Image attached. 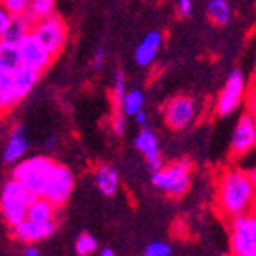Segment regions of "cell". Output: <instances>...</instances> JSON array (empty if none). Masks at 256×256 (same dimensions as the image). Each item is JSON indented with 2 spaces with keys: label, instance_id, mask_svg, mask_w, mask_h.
Here are the masks:
<instances>
[{
  "label": "cell",
  "instance_id": "obj_1",
  "mask_svg": "<svg viewBox=\"0 0 256 256\" xmlns=\"http://www.w3.org/2000/svg\"><path fill=\"white\" fill-rule=\"evenodd\" d=\"M256 204V185L249 171L228 166L216 176L214 208L224 220L251 214Z\"/></svg>",
  "mask_w": 256,
  "mask_h": 256
},
{
  "label": "cell",
  "instance_id": "obj_2",
  "mask_svg": "<svg viewBox=\"0 0 256 256\" xmlns=\"http://www.w3.org/2000/svg\"><path fill=\"white\" fill-rule=\"evenodd\" d=\"M194 166L188 158L172 160L153 172L152 184L169 198H184L192 184Z\"/></svg>",
  "mask_w": 256,
  "mask_h": 256
},
{
  "label": "cell",
  "instance_id": "obj_3",
  "mask_svg": "<svg viewBox=\"0 0 256 256\" xmlns=\"http://www.w3.org/2000/svg\"><path fill=\"white\" fill-rule=\"evenodd\" d=\"M54 166H56V160L46 155L28 156V158L20 160L18 164H14L12 178L22 182L34 196H43Z\"/></svg>",
  "mask_w": 256,
  "mask_h": 256
},
{
  "label": "cell",
  "instance_id": "obj_4",
  "mask_svg": "<svg viewBox=\"0 0 256 256\" xmlns=\"http://www.w3.org/2000/svg\"><path fill=\"white\" fill-rule=\"evenodd\" d=\"M34 198L36 196L16 178L6 182L0 192V214L11 228L27 219V210Z\"/></svg>",
  "mask_w": 256,
  "mask_h": 256
},
{
  "label": "cell",
  "instance_id": "obj_5",
  "mask_svg": "<svg viewBox=\"0 0 256 256\" xmlns=\"http://www.w3.org/2000/svg\"><path fill=\"white\" fill-rule=\"evenodd\" d=\"M32 36L36 38L54 57H57L68 44L70 28L66 20L56 11L52 14L38 18L32 24Z\"/></svg>",
  "mask_w": 256,
  "mask_h": 256
},
{
  "label": "cell",
  "instance_id": "obj_6",
  "mask_svg": "<svg viewBox=\"0 0 256 256\" xmlns=\"http://www.w3.org/2000/svg\"><path fill=\"white\" fill-rule=\"evenodd\" d=\"M162 118L168 128L174 132L187 130L198 118L196 100L188 94H176L169 98L162 107Z\"/></svg>",
  "mask_w": 256,
  "mask_h": 256
},
{
  "label": "cell",
  "instance_id": "obj_7",
  "mask_svg": "<svg viewBox=\"0 0 256 256\" xmlns=\"http://www.w3.org/2000/svg\"><path fill=\"white\" fill-rule=\"evenodd\" d=\"M246 94H248V84L246 76L240 70L230 73V76L224 82L222 89L217 94L216 100V114L219 118H228L235 110H238L240 105H244Z\"/></svg>",
  "mask_w": 256,
  "mask_h": 256
},
{
  "label": "cell",
  "instance_id": "obj_8",
  "mask_svg": "<svg viewBox=\"0 0 256 256\" xmlns=\"http://www.w3.org/2000/svg\"><path fill=\"white\" fill-rule=\"evenodd\" d=\"M230 228V249L233 254L246 256L248 252L256 249V216L246 214V216L235 217L228 220Z\"/></svg>",
  "mask_w": 256,
  "mask_h": 256
},
{
  "label": "cell",
  "instance_id": "obj_9",
  "mask_svg": "<svg viewBox=\"0 0 256 256\" xmlns=\"http://www.w3.org/2000/svg\"><path fill=\"white\" fill-rule=\"evenodd\" d=\"M73 188H75V174H73V171L68 166L56 162L52 172H50V178H48L43 196L48 201H52L56 206L60 208L70 201Z\"/></svg>",
  "mask_w": 256,
  "mask_h": 256
},
{
  "label": "cell",
  "instance_id": "obj_10",
  "mask_svg": "<svg viewBox=\"0 0 256 256\" xmlns=\"http://www.w3.org/2000/svg\"><path fill=\"white\" fill-rule=\"evenodd\" d=\"M256 150V121L244 112L236 120L230 140V156L233 160L244 158L246 155Z\"/></svg>",
  "mask_w": 256,
  "mask_h": 256
},
{
  "label": "cell",
  "instance_id": "obj_11",
  "mask_svg": "<svg viewBox=\"0 0 256 256\" xmlns=\"http://www.w3.org/2000/svg\"><path fill=\"white\" fill-rule=\"evenodd\" d=\"M16 46H18V52H20L22 64L27 66V68L36 70V72L44 73L52 66L54 59H56L32 34L25 38L20 44H16Z\"/></svg>",
  "mask_w": 256,
  "mask_h": 256
},
{
  "label": "cell",
  "instance_id": "obj_12",
  "mask_svg": "<svg viewBox=\"0 0 256 256\" xmlns=\"http://www.w3.org/2000/svg\"><path fill=\"white\" fill-rule=\"evenodd\" d=\"M57 230L56 220L50 222H38V220L24 219L22 222H18L16 226H12L11 232L12 236L16 240H20L24 244H38L41 240L52 236Z\"/></svg>",
  "mask_w": 256,
  "mask_h": 256
},
{
  "label": "cell",
  "instance_id": "obj_13",
  "mask_svg": "<svg viewBox=\"0 0 256 256\" xmlns=\"http://www.w3.org/2000/svg\"><path fill=\"white\" fill-rule=\"evenodd\" d=\"M134 146L140 155L146 158V164L150 166L152 172L158 171L162 168V155H160V142L158 137L153 130H150L148 126L140 128V132L134 139Z\"/></svg>",
  "mask_w": 256,
  "mask_h": 256
},
{
  "label": "cell",
  "instance_id": "obj_14",
  "mask_svg": "<svg viewBox=\"0 0 256 256\" xmlns=\"http://www.w3.org/2000/svg\"><path fill=\"white\" fill-rule=\"evenodd\" d=\"M164 44V34L156 28L150 30L142 40L139 41V44L134 50V60L139 68H150L158 57L160 50Z\"/></svg>",
  "mask_w": 256,
  "mask_h": 256
},
{
  "label": "cell",
  "instance_id": "obj_15",
  "mask_svg": "<svg viewBox=\"0 0 256 256\" xmlns=\"http://www.w3.org/2000/svg\"><path fill=\"white\" fill-rule=\"evenodd\" d=\"M27 150H28V139H27V136H25L24 126H22V124H16L11 130V134H9L8 142H6V146H4V153H2L4 162L6 164H12V166L18 164L25 156Z\"/></svg>",
  "mask_w": 256,
  "mask_h": 256
},
{
  "label": "cell",
  "instance_id": "obj_16",
  "mask_svg": "<svg viewBox=\"0 0 256 256\" xmlns=\"http://www.w3.org/2000/svg\"><path fill=\"white\" fill-rule=\"evenodd\" d=\"M94 184L104 196H114V194L120 190V185H121L120 172H118V169L110 164L96 166Z\"/></svg>",
  "mask_w": 256,
  "mask_h": 256
},
{
  "label": "cell",
  "instance_id": "obj_17",
  "mask_svg": "<svg viewBox=\"0 0 256 256\" xmlns=\"http://www.w3.org/2000/svg\"><path fill=\"white\" fill-rule=\"evenodd\" d=\"M41 72H36V70L32 68H27L22 64L20 68L16 70L14 73V89H16V96H18V102H24L28 94L32 92V89L36 88L38 82H40Z\"/></svg>",
  "mask_w": 256,
  "mask_h": 256
},
{
  "label": "cell",
  "instance_id": "obj_18",
  "mask_svg": "<svg viewBox=\"0 0 256 256\" xmlns=\"http://www.w3.org/2000/svg\"><path fill=\"white\" fill-rule=\"evenodd\" d=\"M32 24H34V22L30 20L28 14L12 16L8 28H6L4 38L0 41H8V43H11V44H20L25 38L32 34Z\"/></svg>",
  "mask_w": 256,
  "mask_h": 256
},
{
  "label": "cell",
  "instance_id": "obj_19",
  "mask_svg": "<svg viewBox=\"0 0 256 256\" xmlns=\"http://www.w3.org/2000/svg\"><path fill=\"white\" fill-rule=\"evenodd\" d=\"M57 210L59 206H56L52 201H48L44 196H36L27 210V219L38 220V222H50V220H56Z\"/></svg>",
  "mask_w": 256,
  "mask_h": 256
},
{
  "label": "cell",
  "instance_id": "obj_20",
  "mask_svg": "<svg viewBox=\"0 0 256 256\" xmlns=\"http://www.w3.org/2000/svg\"><path fill=\"white\" fill-rule=\"evenodd\" d=\"M144 104H146V98H144V92L140 89H128L126 94L121 98V102L116 107L126 118H136L140 110H144Z\"/></svg>",
  "mask_w": 256,
  "mask_h": 256
},
{
  "label": "cell",
  "instance_id": "obj_21",
  "mask_svg": "<svg viewBox=\"0 0 256 256\" xmlns=\"http://www.w3.org/2000/svg\"><path fill=\"white\" fill-rule=\"evenodd\" d=\"M206 16L210 18L212 24L222 27L232 20V4L228 0H208Z\"/></svg>",
  "mask_w": 256,
  "mask_h": 256
},
{
  "label": "cell",
  "instance_id": "obj_22",
  "mask_svg": "<svg viewBox=\"0 0 256 256\" xmlns=\"http://www.w3.org/2000/svg\"><path fill=\"white\" fill-rule=\"evenodd\" d=\"M22 66L18 46L8 41H0V72H16Z\"/></svg>",
  "mask_w": 256,
  "mask_h": 256
},
{
  "label": "cell",
  "instance_id": "obj_23",
  "mask_svg": "<svg viewBox=\"0 0 256 256\" xmlns=\"http://www.w3.org/2000/svg\"><path fill=\"white\" fill-rule=\"evenodd\" d=\"M56 8H57V0H32L28 16H30L32 22H36L38 18H43V16L56 12Z\"/></svg>",
  "mask_w": 256,
  "mask_h": 256
},
{
  "label": "cell",
  "instance_id": "obj_24",
  "mask_svg": "<svg viewBox=\"0 0 256 256\" xmlns=\"http://www.w3.org/2000/svg\"><path fill=\"white\" fill-rule=\"evenodd\" d=\"M98 249V242L92 235L89 233H82L78 235V238L75 240V252L76 256H91Z\"/></svg>",
  "mask_w": 256,
  "mask_h": 256
},
{
  "label": "cell",
  "instance_id": "obj_25",
  "mask_svg": "<svg viewBox=\"0 0 256 256\" xmlns=\"http://www.w3.org/2000/svg\"><path fill=\"white\" fill-rule=\"evenodd\" d=\"M110 91H112V98H114V104H120L121 98L126 94L128 88H126V75H124L121 70H118L112 76V86H110Z\"/></svg>",
  "mask_w": 256,
  "mask_h": 256
},
{
  "label": "cell",
  "instance_id": "obj_26",
  "mask_svg": "<svg viewBox=\"0 0 256 256\" xmlns=\"http://www.w3.org/2000/svg\"><path fill=\"white\" fill-rule=\"evenodd\" d=\"M4 8L11 12L12 16H20V14H28L30 11L32 0H0Z\"/></svg>",
  "mask_w": 256,
  "mask_h": 256
},
{
  "label": "cell",
  "instance_id": "obj_27",
  "mask_svg": "<svg viewBox=\"0 0 256 256\" xmlns=\"http://www.w3.org/2000/svg\"><path fill=\"white\" fill-rule=\"evenodd\" d=\"M172 249L168 242H152V244L146 246L142 256H171Z\"/></svg>",
  "mask_w": 256,
  "mask_h": 256
},
{
  "label": "cell",
  "instance_id": "obj_28",
  "mask_svg": "<svg viewBox=\"0 0 256 256\" xmlns=\"http://www.w3.org/2000/svg\"><path fill=\"white\" fill-rule=\"evenodd\" d=\"M246 112L249 116L256 121V78L252 80V84L248 88V94H246V102H244Z\"/></svg>",
  "mask_w": 256,
  "mask_h": 256
},
{
  "label": "cell",
  "instance_id": "obj_29",
  "mask_svg": "<svg viewBox=\"0 0 256 256\" xmlns=\"http://www.w3.org/2000/svg\"><path fill=\"white\" fill-rule=\"evenodd\" d=\"M124 128H126V116L118 108L110 118V130L116 134V136H123Z\"/></svg>",
  "mask_w": 256,
  "mask_h": 256
},
{
  "label": "cell",
  "instance_id": "obj_30",
  "mask_svg": "<svg viewBox=\"0 0 256 256\" xmlns=\"http://www.w3.org/2000/svg\"><path fill=\"white\" fill-rule=\"evenodd\" d=\"M105 59H107V56H105L104 48H96L94 52H92V56H91V70H92V72H96V73L104 72Z\"/></svg>",
  "mask_w": 256,
  "mask_h": 256
},
{
  "label": "cell",
  "instance_id": "obj_31",
  "mask_svg": "<svg viewBox=\"0 0 256 256\" xmlns=\"http://www.w3.org/2000/svg\"><path fill=\"white\" fill-rule=\"evenodd\" d=\"M11 18H12V14L8 11V9L4 8V4L0 2V40L4 38L6 28H8V25H9V22H11Z\"/></svg>",
  "mask_w": 256,
  "mask_h": 256
},
{
  "label": "cell",
  "instance_id": "obj_32",
  "mask_svg": "<svg viewBox=\"0 0 256 256\" xmlns=\"http://www.w3.org/2000/svg\"><path fill=\"white\" fill-rule=\"evenodd\" d=\"M176 9L182 16H190L194 9V0H176Z\"/></svg>",
  "mask_w": 256,
  "mask_h": 256
},
{
  "label": "cell",
  "instance_id": "obj_33",
  "mask_svg": "<svg viewBox=\"0 0 256 256\" xmlns=\"http://www.w3.org/2000/svg\"><path fill=\"white\" fill-rule=\"evenodd\" d=\"M136 121H137V124H139L140 128H144L146 124H148V114H146L144 110H140L139 114L136 116Z\"/></svg>",
  "mask_w": 256,
  "mask_h": 256
},
{
  "label": "cell",
  "instance_id": "obj_34",
  "mask_svg": "<svg viewBox=\"0 0 256 256\" xmlns=\"http://www.w3.org/2000/svg\"><path fill=\"white\" fill-rule=\"evenodd\" d=\"M24 256H41V251L36 246H28V248H25Z\"/></svg>",
  "mask_w": 256,
  "mask_h": 256
},
{
  "label": "cell",
  "instance_id": "obj_35",
  "mask_svg": "<svg viewBox=\"0 0 256 256\" xmlns=\"http://www.w3.org/2000/svg\"><path fill=\"white\" fill-rule=\"evenodd\" d=\"M56 144H57V137L56 136H50L46 140H44V146H46V148H54Z\"/></svg>",
  "mask_w": 256,
  "mask_h": 256
},
{
  "label": "cell",
  "instance_id": "obj_36",
  "mask_svg": "<svg viewBox=\"0 0 256 256\" xmlns=\"http://www.w3.org/2000/svg\"><path fill=\"white\" fill-rule=\"evenodd\" d=\"M98 256H114V251H112V249H108V248H105V249H102V251L98 252Z\"/></svg>",
  "mask_w": 256,
  "mask_h": 256
},
{
  "label": "cell",
  "instance_id": "obj_37",
  "mask_svg": "<svg viewBox=\"0 0 256 256\" xmlns=\"http://www.w3.org/2000/svg\"><path fill=\"white\" fill-rule=\"evenodd\" d=\"M249 174H251L252 182H254V185H256V166H254V168L251 169V171H249Z\"/></svg>",
  "mask_w": 256,
  "mask_h": 256
},
{
  "label": "cell",
  "instance_id": "obj_38",
  "mask_svg": "<svg viewBox=\"0 0 256 256\" xmlns=\"http://www.w3.org/2000/svg\"><path fill=\"white\" fill-rule=\"evenodd\" d=\"M246 256H256V249H254V251H251V252H248Z\"/></svg>",
  "mask_w": 256,
  "mask_h": 256
},
{
  "label": "cell",
  "instance_id": "obj_39",
  "mask_svg": "<svg viewBox=\"0 0 256 256\" xmlns=\"http://www.w3.org/2000/svg\"><path fill=\"white\" fill-rule=\"evenodd\" d=\"M220 256H236V254H233V252L230 251V252H226V254H220Z\"/></svg>",
  "mask_w": 256,
  "mask_h": 256
},
{
  "label": "cell",
  "instance_id": "obj_40",
  "mask_svg": "<svg viewBox=\"0 0 256 256\" xmlns=\"http://www.w3.org/2000/svg\"><path fill=\"white\" fill-rule=\"evenodd\" d=\"M252 214H254V216H256V204H254V208H252Z\"/></svg>",
  "mask_w": 256,
  "mask_h": 256
}]
</instances>
